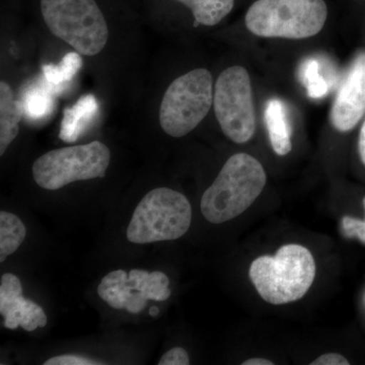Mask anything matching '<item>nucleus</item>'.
Masks as SVG:
<instances>
[{
    "mask_svg": "<svg viewBox=\"0 0 365 365\" xmlns=\"http://www.w3.org/2000/svg\"><path fill=\"white\" fill-rule=\"evenodd\" d=\"M265 170L259 160L237 153L228 158L201 199V211L209 222L234 220L255 202L266 185Z\"/></svg>",
    "mask_w": 365,
    "mask_h": 365,
    "instance_id": "nucleus-1",
    "label": "nucleus"
},
{
    "mask_svg": "<svg viewBox=\"0 0 365 365\" xmlns=\"http://www.w3.org/2000/svg\"><path fill=\"white\" fill-rule=\"evenodd\" d=\"M249 274L262 299L278 306L297 302L306 295L316 276V263L304 247L287 245L275 256L257 258Z\"/></svg>",
    "mask_w": 365,
    "mask_h": 365,
    "instance_id": "nucleus-2",
    "label": "nucleus"
},
{
    "mask_svg": "<svg viewBox=\"0 0 365 365\" xmlns=\"http://www.w3.org/2000/svg\"><path fill=\"white\" fill-rule=\"evenodd\" d=\"M328 14L325 0H256L245 23L258 37L306 39L321 32Z\"/></svg>",
    "mask_w": 365,
    "mask_h": 365,
    "instance_id": "nucleus-3",
    "label": "nucleus"
},
{
    "mask_svg": "<svg viewBox=\"0 0 365 365\" xmlns=\"http://www.w3.org/2000/svg\"><path fill=\"white\" fill-rule=\"evenodd\" d=\"M50 32L79 54L95 56L109 39L107 21L96 0H41Z\"/></svg>",
    "mask_w": 365,
    "mask_h": 365,
    "instance_id": "nucleus-4",
    "label": "nucleus"
},
{
    "mask_svg": "<svg viewBox=\"0 0 365 365\" xmlns=\"http://www.w3.org/2000/svg\"><path fill=\"white\" fill-rule=\"evenodd\" d=\"M192 208L182 194L169 188L151 190L141 199L127 227L134 244L174 241L190 228Z\"/></svg>",
    "mask_w": 365,
    "mask_h": 365,
    "instance_id": "nucleus-5",
    "label": "nucleus"
},
{
    "mask_svg": "<svg viewBox=\"0 0 365 365\" xmlns=\"http://www.w3.org/2000/svg\"><path fill=\"white\" fill-rule=\"evenodd\" d=\"M213 95L212 76L207 69H194L175 79L160 107L163 130L176 138L194 130L207 116Z\"/></svg>",
    "mask_w": 365,
    "mask_h": 365,
    "instance_id": "nucleus-6",
    "label": "nucleus"
},
{
    "mask_svg": "<svg viewBox=\"0 0 365 365\" xmlns=\"http://www.w3.org/2000/svg\"><path fill=\"white\" fill-rule=\"evenodd\" d=\"M111 151L101 141L48 151L35 160L33 177L38 186L58 190L76 181L104 178Z\"/></svg>",
    "mask_w": 365,
    "mask_h": 365,
    "instance_id": "nucleus-7",
    "label": "nucleus"
},
{
    "mask_svg": "<svg viewBox=\"0 0 365 365\" xmlns=\"http://www.w3.org/2000/svg\"><path fill=\"white\" fill-rule=\"evenodd\" d=\"M213 106L225 136L235 143H248L256 131L253 93L248 71L228 67L216 81Z\"/></svg>",
    "mask_w": 365,
    "mask_h": 365,
    "instance_id": "nucleus-8",
    "label": "nucleus"
},
{
    "mask_svg": "<svg viewBox=\"0 0 365 365\" xmlns=\"http://www.w3.org/2000/svg\"><path fill=\"white\" fill-rule=\"evenodd\" d=\"M365 114V51L353 60L341 83L331 110V122L336 130L351 131Z\"/></svg>",
    "mask_w": 365,
    "mask_h": 365,
    "instance_id": "nucleus-9",
    "label": "nucleus"
},
{
    "mask_svg": "<svg viewBox=\"0 0 365 365\" xmlns=\"http://www.w3.org/2000/svg\"><path fill=\"white\" fill-rule=\"evenodd\" d=\"M0 314L4 317V327L16 330L21 327L28 332L47 325L44 309L32 300L21 297L0 300Z\"/></svg>",
    "mask_w": 365,
    "mask_h": 365,
    "instance_id": "nucleus-10",
    "label": "nucleus"
},
{
    "mask_svg": "<svg viewBox=\"0 0 365 365\" xmlns=\"http://www.w3.org/2000/svg\"><path fill=\"white\" fill-rule=\"evenodd\" d=\"M98 112L95 96L88 93L78 98L71 107L63 110L59 138L66 143H74L91 124Z\"/></svg>",
    "mask_w": 365,
    "mask_h": 365,
    "instance_id": "nucleus-11",
    "label": "nucleus"
},
{
    "mask_svg": "<svg viewBox=\"0 0 365 365\" xmlns=\"http://www.w3.org/2000/svg\"><path fill=\"white\" fill-rule=\"evenodd\" d=\"M264 121L273 150L278 155H287L292 150V125L287 106L279 98H270L264 110Z\"/></svg>",
    "mask_w": 365,
    "mask_h": 365,
    "instance_id": "nucleus-12",
    "label": "nucleus"
},
{
    "mask_svg": "<svg viewBox=\"0 0 365 365\" xmlns=\"http://www.w3.org/2000/svg\"><path fill=\"white\" fill-rule=\"evenodd\" d=\"M25 114L21 101L14 98L6 81L0 83V155H4L20 131V122Z\"/></svg>",
    "mask_w": 365,
    "mask_h": 365,
    "instance_id": "nucleus-13",
    "label": "nucleus"
},
{
    "mask_svg": "<svg viewBox=\"0 0 365 365\" xmlns=\"http://www.w3.org/2000/svg\"><path fill=\"white\" fill-rule=\"evenodd\" d=\"M188 7L194 16V26L217 25L230 14L235 0H176Z\"/></svg>",
    "mask_w": 365,
    "mask_h": 365,
    "instance_id": "nucleus-14",
    "label": "nucleus"
},
{
    "mask_svg": "<svg viewBox=\"0 0 365 365\" xmlns=\"http://www.w3.org/2000/svg\"><path fill=\"white\" fill-rule=\"evenodd\" d=\"M21 103L26 117L34 121L44 119L54 109V88L44 78V83H34L26 88Z\"/></svg>",
    "mask_w": 365,
    "mask_h": 365,
    "instance_id": "nucleus-15",
    "label": "nucleus"
},
{
    "mask_svg": "<svg viewBox=\"0 0 365 365\" xmlns=\"http://www.w3.org/2000/svg\"><path fill=\"white\" fill-rule=\"evenodd\" d=\"M25 225L16 215L0 212V262L4 263L9 255L14 254L25 240Z\"/></svg>",
    "mask_w": 365,
    "mask_h": 365,
    "instance_id": "nucleus-16",
    "label": "nucleus"
},
{
    "mask_svg": "<svg viewBox=\"0 0 365 365\" xmlns=\"http://www.w3.org/2000/svg\"><path fill=\"white\" fill-rule=\"evenodd\" d=\"M83 66V58L78 52L67 53L59 64H46L43 76L52 86H60L71 83Z\"/></svg>",
    "mask_w": 365,
    "mask_h": 365,
    "instance_id": "nucleus-17",
    "label": "nucleus"
},
{
    "mask_svg": "<svg viewBox=\"0 0 365 365\" xmlns=\"http://www.w3.org/2000/svg\"><path fill=\"white\" fill-rule=\"evenodd\" d=\"M299 79L306 88L307 96L317 100L325 97L328 93V81L321 72V63L317 58H307L302 62L299 68Z\"/></svg>",
    "mask_w": 365,
    "mask_h": 365,
    "instance_id": "nucleus-18",
    "label": "nucleus"
},
{
    "mask_svg": "<svg viewBox=\"0 0 365 365\" xmlns=\"http://www.w3.org/2000/svg\"><path fill=\"white\" fill-rule=\"evenodd\" d=\"M365 211V197L364 198ZM342 232L347 239H359L365 245V218L360 220L351 216H344L342 218Z\"/></svg>",
    "mask_w": 365,
    "mask_h": 365,
    "instance_id": "nucleus-19",
    "label": "nucleus"
},
{
    "mask_svg": "<svg viewBox=\"0 0 365 365\" xmlns=\"http://www.w3.org/2000/svg\"><path fill=\"white\" fill-rule=\"evenodd\" d=\"M23 294L21 280L11 273H6L1 276L0 285V299H9L21 297Z\"/></svg>",
    "mask_w": 365,
    "mask_h": 365,
    "instance_id": "nucleus-20",
    "label": "nucleus"
},
{
    "mask_svg": "<svg viewBox=\"0 0 365 365\" xmlns=\"http://www.w3.org/2000/svg\"><path fill=\"white\" fill-rule=\"evenodd\" d=\"M170 280L165 273L155 271L150 274L148 278L144 280L139 292H155L162 288L169 287Z\"/></svg>",
    "mask_w": 365,
    "mask_h": 365,
    "instance_id": "nucleus-21",
    "label": "nucleus"
},
{
    "mask_svg": "<svg viewBox=\"0 0 365 365\" xmlns=\"http://www.w3.org/2000/svg\"><path fill=\"white\" fill-rule=\"evenodd\" d=\"M190 359L188 353L184 348L176 347L165 353L160 359V365H188Z\"/></svg>",
    "mask_w": 365,
    "mask_h": 365,
    "instance_id": "nucleus-22",
    "label": "nucleus"
},
{
    "mask_svg": "<svg viewBox=\"0 0 365 365\" xmlns=\"http://www.w3.org/2000/svg\"><path fill=\"white\" fill-rule=\"evenodd\" d=\"M45 365H96L101 364L95 362L93 360L86 359V357L78 356V355H59V356L52 357L45 362Z\"/></svg>",
    "mask_w": 365,
    "mask_h": 365,
    "instance_id": "nucleus-23",
    "label": "nucleus"
},
{
    "mask_svg": "<svg viewBox=\"0 0 365 365\" xmlns=\"http://www.w3.org/2000/svg\"><path fill=\"white\" fill-rule=\"evenodd\" d=\"M128 279V275L123 270H116L110 272L103 278L102 282L98 287V294H102L106 292L108 288L114 287L117 284H123Z\"/></svg>",
    "mask_w": 365,
    "mask_h": 365,
    "instance_id": "nucleus-24",
    "label": "nucleus"
},
{
    "mask_svg": "<svg viewBox=\"0 0 365 365\" xmlns=\"http://www.w3.org/2000/svg\"><path fill=\"white\" fill-rule=\"evenodd\" d=\"M148 299L143 292H135L127 299L125 309L131 314H139L145 309L148 304Z\"/></svg>",
    "mask_w": 365,
    "mask_h": 365,
    "instance_id": "nucleus-25",
    "label": "nucleus"
},
{
    "mask_svg": "<svg viewBox=\"0 0 365 365\" xmlns=\"http://www.w3.org/2000/svg\"><path fill=\"white\" fill-rule=\"evenodd\" d=\"M349 361L339 353H326L314 360L311 365H349Z\"/></svg>",
    "mask_w": 365,
    "mask_h": 365,
    "instance_id": "nucleus-26",
    "label": "nucleus"
},
{
    "mask_svg": "<svg viewBox=\"0 0 365 365\" xmlns=\"http://www.w3.org/2000/svg\"><path fill=\"white\" fill-rule=\"evenodd\" d=\"M359 153L360 160L365 165V119L364 124H362L361 129H360L359 139Z\"/></svg>",
    "mask_w": 365,
    "mask_h": 365,
    "instance_id": "nucleus-27",
    "label": "nucleus"
},
{
    "mask_svg": "<svg viewBox=\"0 0 365 365\" xmlns=\"http://www.w3.org/2000/svg\"><path fill=\"white\" fill-rule=\"evenodd\" d=\"M273 362L265 359H251L242 362V365H273Z\"/></svg>",
    "mask_w": 365,
    "mask_h": 365,
    "instance_id": "nucleus-28",
    "label": "nucleus"
},
{
    "mask_svg": "<svg viewBox=\"0 0 365 365\" xmlns=\"http://www.w3.org/2000/svg\"><path fill=\"white\" fill-rule=\"evenodd\" d=\"M160 314V309L158 307H151L150 309V314L151 317H157Z\"/></svg>",
    "mask_w": 365,
    "mask_h": 365,
    "instance_id": "nucleus-29",
    "label": "nucleus"
}]
</instances>
